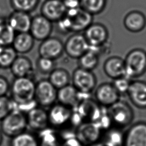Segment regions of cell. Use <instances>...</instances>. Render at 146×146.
I'll list each match as a JSON object with an SVG mask.
<instances>
[{"mask_svg":"<svg viewBox=\"0 0 146 146\" xmlns=\"http://www.w3.org/2000/svg\"><path fill=\"white\" fill-rule=\"evenodd\" d=\"M47 79L55 88L59 90L69 84L71 77L67 70L63 68H55L48 74Z\"/></svg>","mask_w":146,"mask_h":146,"instance_id":"cell-24","label":"cell"},{"mask_svg":"<svg viewBox=\"0 0 146 146\" xmlns=\"http://www.w3.org/2000/svg\"><path fill=\"white\" fill-rule=\"evenodd\" d=\"M125 74L131 79L141 76L146 71V52L139 48L131 50L124 59Z\"/></svg>","mask_w":146,"mask_h":146,"instance_id":"cell-4","label":"cell"},{"mask_svg":"<svg viewBox=\"0 0 146 146\" xmlns=\"http://www.w3.org/2000/svg\"><path fill=\"white\" fill-rule=\"evenodd\" d=\"M93 15L82 7L67 10L64 16L56 22L58 29L62 33H80L92 23Z\"/></svg>","mask_w":146,"mask_h":146,"instance_id":"cell-1","label":"cell"},{"mask_svg":"<svg viewBox=\"0 0 146 146\" xmlns=\"http://www.w3.org/2000/svg\"><path fill=\"white\" fill-rule=\"evenodd\" d=\"M36 83L30 78H15L10 85L11 100L19 106H29L35 102Z\"/></svg>","mask_w":146,"mask_h":146,"instance_id":"cell-2","label":"cell"},{"mask_svg":"<svg viewBox=\"0 0 146 146\" xmlns=\"http://www.w3.org/2000/svg\"><path fill=\"white\" fill-rule=\"evenodd\" d=\"M127 94L135 106L140 108H146V82L140 80L131 82Z\"/></svg>","mask_w":146,"mask_h":146,"instance_id":"cell-18","label":"cell"},{"mask_svg":"<svg viewBox=\"0 0 146 146\" xmlns=\"http://www.w3.org/2000/svg\"><path fill=\"white\" fill-rule=\"evenodd\" d=\"M27 127L26 115L14 108L1 121L0 129L5 135L13 137L26 131Z\"/></svg>","mask_w":146,"mask_h":146,"instance_id":"cell-3","label":"cell"},{"mask_svg":"<svg viewBox=\"0 0 146 146\" xmlns=\"http://www.w3.org/2000/svg\"><path fill=\"white\" fill-rule=\"evenodd\" d=\"M47 113L49 125L61 128L71 122L72 109L58 103L52 105Z\"/></svg>","mask_w":146,"mask_h":146,"instance_id":"cell-10","label":"cell"},{"mask_svg":"<svg viewBox=\"0 0 146 146\" xmlns=\"http://www.w3.org/2000/svg\"><path fill=\"white\" fill-rule=\"evenodd\" d=\"M102 131L96 122H84L78 126L76 137L83 145H88L99 142Z\"/></svg>","mask_w":146,"mask_h":146,"instance_id":"cell-9","label":"cell"},{"mask_svg":"<svg viewBox=\"0 0 146 146\" xmlns=\"http://www.w3.org/2000/svg\"><path fill=\"white\" fill-rule=\"evenodd\" d=\"M87 146H106L103 143H100V142H98L96 143H94L92 144H90Z\"/></svg>","mask_w":146,"mask_h":146,"instance_id":"cell-38","label":"cell"},{"mask_svg":"<svg viewBox=\"0 0 146 146\" xmlns=\"http://www.w3.org/2000/svg\"><path fill=\"white\" fill-rule=\"evenodd\" d=\"M83 35L90 47L96 48L107 42L108 38V31L104 25L92 22L84 30Z\"/></svg>","mask_w":146,"mask_h":146,"instance_id":"cell-12","label":"cell"},{"mask_svg":"<svg viewBox=\"0 0 146 146\" xmlns=\"http://www.w3.org/2000/svg\"><path fill=\"white\" fill-rule=\"evenodd\" d=\"M27 126L31 129L42 131L49 125L48 113L44 108L35 106L27 112L26 115Z\"/></svg>","mask_w":146,"mask_h":146,"instance_id":"cell-16","label":"cell"},{"mask_svg":"<svg viewBox=\"0 0 146 146\" xmlns=\"http://www.w3.org/2000/svg\"><path fill=\"white\" fill-rule=\"evenodd\" d=\"M67 10L81 7L80 0H62Z\"/></svg>","mask_w":146,"mask_h":146,"instance_id":"cell-37","label":"cell"},{"mask_svg":"<svg viewBox=\"0 0 146 146\" xmlns=\"http://www.w3.org/2000/svg\"><path fill=\"white\" fill-rule=\"evenodd\" d=\"M12 74L15 78H30L33 71V66L31 60L23 55L17 56L10 67Z\"/></svg>","mask_w":146,"mask_h":146,"instance_id":"cell-22","label":"cell"},{"mask_svg":"<svg viewBox=\"0 0 146 146\" xmlns=\"http://www.w3.org/2000/svg\"><path fill=\"white\" fill-rule=\"evenodd\" d=\"M10 85L7 79L3 76L0 75V97L6 96L10 90Z\"/></svg>","mask_w":146,"mask_h":146,"instance_id":"cell-36","label":"cell"},{"mask_svg":"<svg viewBox=\"0 0 146 146\" xmlns=\"http://www.w3.org/2000/svg\"><path fill=\"white\" fill-rule=\"evenodd\" d=\"M34 40L29 32L16 33L11 46L17 53L26 54L33 48Z\"/></svg>","mask_w":146,"mask_h":146,"instance_id":"cell-23","label":"cell"},{"mask_svg":"<svg viewBox=\"0 0 146 146\" xmlns=\"http://www.w3.org/2000/svg\"><path fill=\"white\" fill-rule=\"evenodd\" d=\"M15 35L7 21L0 19V46H11Z\"/></svg>","mask_w":146,"mask_h":146,"instance_id":"cell-28","label":"cell"},{"mask_svg":"<svg viewBox=\"0 0 146 146\" xmlns=\"http://www.w3.org/2000/svg\"><path fill=\"white\" fill-rule=\"evenodd\" d=\"M40 11L41 14L50 21L56 22L64 16L67 9L62 0H45Z\"/></svg>","mask_w":146,"mask_h":146,"instance_id":"cell-17","label":"cell"},{"mask_svg":"<svg viewBox=\"0 0 146 146\" xmlns=\"http://www.w3.org/2000/svg\"><path fill=\"white\" fill-rule=\"evenodd\" d=\"M10 146H40L39 139L34 135L25 131L11 137Z\"/></svg>","mask_w":146,"mask_h":146,"instance_id":"cell-27","label":"cell"},{"mask_svg":"<svg viewBox=\"0 0 146 146\" xmlns=\"http://www.w3.org/2000/svg\"><path fill=\"white\" fill-rule=\"evenodd\" d=\"M130 79L125 76H122L113 80L112 84L120 94H127L130 84Z\"/></svg>","mask_w":146,"mask_h":146,"instance_id":"cell-35","label":"cell"},{"mask_svg":"<svg viewBox=\"0 0 146 146\" xmlns=\"http://www.w3.org/2000/svg\"><path fill=\"white\" fill-rule=\"evenodd\" d=\"M36 68L42 74H49L55 67V60L39 56L36 60Z\"/></svg>","mask_w":146,"mask_h":146,"instance_id":"cell-33","label":"cell"},{"mask_svg":"<svg viewBox=\"0 0 146 146\" xmlns=\"http://www.w3.org/2000/svg\"><path fill=\"white\" fill-rule=\"evenodd\" d=\"M2 140H3V133H2V132H1V131L0 129V145L2 144Z\"/></svg>","mask_w":146,"mask_h":146,"instance_id":"cell-39","label":"cell"},{"mask_svg":"<svg viewBox=\"0 0 146 146\" xmlns=\"http://www.w3.org/2000/svg\"><path fill=\"white\" fill-rule=\"evenodd\" d=\"M17 56V52L11 46H0V67L10 68Z\"/></svg>","mask_w":146,"mask_h":146,"instance_id":"cell-29","label":"cell"},{"mask_svg":"<svg viewBox=\"0 0 146 146\" xmlns=\"http://www.w3.org/2000/svg\"><path fill=\"white\" fill-rule=\"evenodd\" d=\"M95 98L97 103L103 107H110L119 100L120 94L112 83H103L96 88Z\"/></svg>","mask_w":146,"mask_h":146,"instance_id":"cell-13","label":"cell"},{"mask_svg":"<svg viewBox=\"0 0 146 146\" xmlns=\"http://www.w3.org/2000/svg\"><path fill=\"white\" fill-rule=\"evenodd\" d=\"M16 33L29 32L32 17L29 13L14 10L7 19Z\"/></svg>","mask_w":146,"mask_h":146,"instance_id":"cell-19","label":"cell"},{"mask_svg":"<svg viewBox=\"0 0 146 146\" xmlns=\"http://www.w3.org/2000/svg\"><path fill=\"white\" fill-rule=\"evenodd\" d=\"M64 52V43L58 38L50 36L41 41L38 47L39 56L56 60Z\"/></svg>","mask_w":146,"mask_h":146,"instance_id":"cell-11","label":"cell"},{"mask_svg":"<svg viewBox=\"0 0 146 146\" xmlns=\"http://www.w3.org/2000/svg\"><path fill=\"white\" fill-rule=\"evenodd\" d=\"M90 48L84 35L80 33H74L70 36L64 43V52L72 59H79Z\"/></svg>","mask_w":146,"mask_h":146,"instance_id":"cell-8","label":"cell"},{"mask_svg":"<svg viewBox=\"0 0 146 146\" xmlns=\"http://www.w3.org/2000/svg\"><path fill=\"white\" fill-rule=\"evenodd\" d=\"M13 103L11 99L6 96L0 97V121L14 109Z\"/></svg>","mask_w":146,"mask_h":146,"instance_id":"cell-34","label":"cell"},{"mask_svg":"<svg viewBox=\"0 0 146 146\" xmlns=\"http://www.w3.org/2000/svg\"><path fill=\"white\" fill-rule=\"evenodd\" d=\"M80 93L72 84H68L57 90L58 103L72 109L75 108L79 103Z\"/></svg>","mask_w":146,"mask_h":146,"instance_id":"cell-20","label":"cell"},{"mask_svg":"<svg viewBox=\"0 0 146 146\" xmlns=\"http://www.w3.org/2000/svg\"><path fill=\"white\" fill-rule=\"evenodd\" d=\"M106 5V0H80L81 7L93 15L102 12Z\"/></svg>","mask_w":146,"mask_h":146,"instance_id":"cell-31","label":"cell"},{"mask_svg":"<svg viewBox=\"0 0 146 146\" xmlns=\"http://www.w3.org/2000/svg\"><path fill=\"white\" fill-rule=\"evenodd\" d=\"M108 108V113L112 124L123 127L131 122L133 116V111L127 103L119 100Z\"/></svg>","mask_w":146,"mask_h":146,"instance_id":"cell-7","label":"cell"},{"mask_svg":"<svg viewBox=\"0 0 146 146\" xmlns=\"http://www.w3.org/2000/svg\"><path fill=\"white\" fill-rule=\"evenodd\" d=\"M99 62V54L94 50L90 48L88 51L78 59V67L92 71L98 66Z\"/></svg>","mask_w":146,"mask_h":146,"instance_id":"cell-26","label":"cell"},{"mask_svg":"<svg viewBox=\"0 0 146 146\" xmlns=\"http://www.w3.org/2000/svg\"><path fill=\"white\" fill-rule=\"evenodd\" d=\"M57 90L48 79H42L35 84L34 100L40 107H51L57 100Z\"/></svg>","mask_w":146,"mask_h":146,"instance_id":"cell-5","label":"cell"},{"mask_svg":"<svg viewBox=\"0 0 146 146\" xmlns=\"http://www.w3.org/2000/svg\"><path fill=\"white\" fill-rule=\"evenodd\" d=\"M124 23L128 30L136 33L140 31L144 28L146 20L142 14L139 12H132L125 17Z\"/></svg>","mask_w":146,"mask_h":146,"instance_id":"cell-25","label":"cell"},{"mask_svg":"<svg viewBox=\"0 0 146 146\" xmlns=\"http://www.w3.org/2000/svg\"><path fill=\"white\" fill-rule=\"evenodd\" d=\"M123 146H146V123L132 125L124 134Z\"/></svg>","mask_w":146,"mask_h":146,"instance_id":"cell-15","label":"cell"},{"mask_svg":"<svg viewBox=\"0 0 146 146\" xmlns=\"http://www.w3.org/2000/svg\"><path fill=\"white\" fill-rule=\"evenodd\" d=\"M103 70L107 76L113 80L124 76L125 74L124 60L116 56L110 57L104 63Z\"/></svg>","mask_w":146,"mask_h":146,"instance_id":"cell-21","label":"cell"},{"mask_svg":"<svg viewBox=\"0 0 146 146\" xmlns=\"http://www.w3.org/2000/svg\"><path fill=\"white\" fill-rule=\"evenodd\" d=\"M124 136L117 129H108L105 135L103 143L106 146H123Z\"/></svg>","mask_w":146,"mask_h":146,"instance_id":"cell-30","label":"cell"},{"mask_svg":"<svg viewBox=\"0 0 146 146\" xmlns=\"http://www.w3.org/2000/svg\"><path fill=\"white\" fill-rule=\"evenodd\" d=\"M71 81L72 84L81 94L91 93L97 83L96 77L92 71L79 67L73 71Z\"/></svg>","mask_w":146,"mask_h":146,"instance_id":"cell-6","label":"cell"},{"mask_svg":"<svg viewBox=\"0 0 146 146\" xmlns=\"http://www.w3.org/2000/svg\"><path fill=\"white\" fill-rule=\"evenodd\" d=\"M52 31V22L43 15H37L32 18L29 33L34 39L42 41L50 36Z\"/></svg>","mask_w":146,"mask_h":146,"instance_id":"cell-14","label":"cell"},{"mask_svg":"<svg viewBox=\"0 0 146 146\" xmlns=\"http://www.w3.org/2000/svg\"><path fill=\"white\" fill-rule=\"evenodd\" d=\"M10 1L14 10L29 13L35 9L39 0H10Z\"/></svg>","mask_w":146,"mask_h":146,"instance_id":"cell-32","label":"cell"}]
</instances>
